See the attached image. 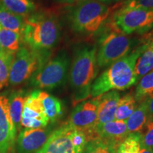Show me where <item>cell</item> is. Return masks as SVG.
Returning a JSON list of instances; mask_svg holds the SVG:
<instances>
[{
    "instance_id": "obj_1",
    "label": "cell",
    "mask_w": 153,
    "mask_h": 153,
    "mask_svg": "<svg viewBox=\"0 0 153 153\" xmlns=\"http://www.w3.org/2000/svg\"><path fill=\"white\" fill-rule=\"evenodd\" d=\"M96 46L82 45L76 50L69 73L73 90V104H78L91 96V89L97 79L99 67Z\"/></svg>"
},
{
    "instance_id": "obj_2",
    "label": "cell",
    "mask_w": 153,
    "mask_h": 153,
    "mask_svg": "<svg viewBox=\"0 0 153 153\" xmlns=\"http://www.w3.org/2000/svg\"><path fill=\"white\" fill-rule=\"evenodd\" d=\"M147 44L141 45L107 68L94 82L91 96L98 97L112 90H124L137 83L134 75L135 63Z\"/></svg>"
},
{
    "instance_id": "obj_3",
    "label": "cell",
    "mask_w": 153,
    "mask_h": 153,
    "mask_svg": "<svg viewBox=\"0 0 153 153\" xmlns=\"http://www.w3.org/2000/svg\"><path fill=\"white\" fill-rule=\"evenodd\" d=\"M22 37L25 43L34 51L51 49L60 39V24L52 15H32L25 19Z\"/></svg>"
},
{
    "instance_id": "obj_4",
    "label": "cell",
    "mask_w": 153,
    "mask_h": 153,
    "mask_svg": "<svg viewBox=\"0 0 153 153\" xmlns=\"http://www.w3.org/2000/svg\"><path fill=\"white\" fill-rule=\"evenodd\" d=\"M109 8L97 0H83L76 2L70 13V23L74 31L93 34L100 29L109 16Z\"/></svg>"
},
{
    "instance_id": "obj_5",
    "label": "cell",
    "mask_w": 153,
    "mask_h": 153,
    "mask_svg": "<svg viewBox=\"0 0 153 153\" xmlns=\"http://www.w3.org/2000/svg\"><path fill=\"white\" fill-rule=\"evenodd\" d=\"M133 41L120 30L114 20L99 40L97 52L99 68H104L128 55Z\"/></svg>"
},
{
    "instance_id": "obj_6",
    "label": "cell",
    "mask_w": 153,
    "mask_h": 153,
    "mask_svg": "<svg viewBox=\"0 0 153 153\" xmlns=\"http://www.w3.org/2000/svg\"><path fill=\"white\" fill-rule=\"evenodd\" d=\"M70 60L65 53L57 55L38 68L31 78L32 85L41 89H53L64 83Z\"/></svg>"
},
{
    "instance_id": "obj_7",
    "label": "cell",
    "mask_w": 153,
    "mask_h": 153,
    "mask_svg": "<svg viewBox=\"0 0 153 153\" xmlns=\"http://www.w3.org/2000/svg\"><path fill=\"white\" fill-rule=\"evenodd\" d=\"M114 20L126 35L143 33L153 27V10L125 4L116 13Z\"/></svg>"
},
{
    "instance_id": "obj_8",
    "label": "cell",
    "mask_w": 153,
    "mask_h": 153,
    "mask_svg": "<svg viewBox=\"0 0 153 153\" xmlns=\"http://www.w3.org/2000/svg\"><path fill=\"white\" fill-rule=\"evenodd\" d=\"M99 97L85 100L76 105L67 123L76 131L85 135L86 143L98 139L96 131V122L97 117V107Z\"/></svg>"
},
{
    "instance_id": "obj_9",
    "label": "cell",
    "mask_w": 153,
    "mask_h": 153,
    "mask_svg": "<svg viewBox=\"0 0 153 153\" xmlns=\"http://www.w3.org/2000/svg\"><path fill=\"white\" fill-rule=\"evenodd\" d=\"M41 57L36 51L21 47L11 64L9 83L18 85L32 77L41 67Z\"/></svg>"
},
{
    "instance_id": "obj_10",
    "label": "cell",
    "mask_w": 153,
    "mask_h": 153,
    "mask_svg": "<svg viewBox=\"0 0 153 153\" xmlns=\"http://www.w3.org/2000/svg\"><path fill=\"white\" fill-rule=\"evenodd\" d=\"M73 131L66 122L51 133L47 142L36 153H82V150L72 143Z\"/></svg>"
},
{
    "instance_id": "obj_11",
    "label": "cell",
    "mask_w": 153,
    "mask_h": 153,
    "mask_svg": "<svg viewBox=\"0 0 153 153\" xmlns=\"http://www.w3.org/2000/svg\"><path fill=\"white\" fill-rule=\"evenodd\" d=\"M49 123L38 91L26 96L22 115L21 126L25 128H43Z\"/></svg>"
},
{
    "instance_id": "obj_12",
    "label": "cell",
    "mask_w": 153,
    "mask_h": 153,
    "mask_svg": "<svg viewBox=\"0 0 153 153\" xmlns=\"http://www.w3.org/2000/svg\"><path fill=\"white\" fill-rule=\"evenodd\" d=\"M17 131L9 113V99L0 94V153H11L16 140Z\"/></svg>"
},
{
    "instance_id": "obj_13",
    "label": "cell",
    "mask_w": 153,
    "mask_h": 153,
    "mask_svg": "<svg viewBox=\"0 0 153 153\" xmlns=\"http://www.w3.org/2000/svg\"><path fill=\"white\" fill-rule=\"evenodd\" d=\"M52 132L45 128H24L16 140L17 153H36L47 142Z\"/></svg>"
},
{
    "instance_id": "obj_14",
    "label": "cell",
    "mask_w": 153,
    "mask_h": 153,
    "mask_svg": "<svg viewBox=\"0 0 153 153\" xmlns=\"http://www.w3.org/2000/svg\"><path fill=\"white\" fill-rule=\"evenodd\" d=\"M98 139L106 143L111 148H118L128 135L126 120H114L96 128Z\"/></svg>"
},
{
    "instance_id": "obj_15",
    "label": "cell",
    "mask_w": 153,
    "mask_h": 153,
    "mask_svg": "<svg viewBox=\"0 0 153 153\" xmlns=\"http://www.w3.org/2000/svg\"><path fill=\"white\" fill-rule=\"evenodd\" d=\"M99 97L96 128L115 120V113L120 99V94L117 91L112 90Z\"/></svg>"
},
{
    "instance_id": "obj_16",
    "label": "cell",
    "mask_w": 153,
    "mask_h": 153,
    "mask_svg": "<svg viewBox=\"0 0 153 153\" xmlns=\"http://www.w3.org/2000/svg\"><path fill=\"white\" fill-rule=\"evenodd\" d=\"M148 122V107L146 101L139 103L133 114L126 120L128 133H141Z\"/></svg>"
},
{
    "instance_id": "obj_17",
    "label": "cell",
    "mask_w": 153,
    "mask_h": 153,
    "mask_svg": "<svg viewBox=\"0 0 153 153\" xmlns=\"http://www.w3.org/2000/svg\"><path fill=\"white\" fill-rule=\"evenodd\" d=\"M38 96L49 121L55 122L62 113L60 101L45 91H38Z\"/></svg>"
},
{
    "instance_id": "obj_18",
    "label": "cell",
    "mask_w": 153,
    "mask_h": 153,
    "mask_svg": "<svg viewBox=\"0 0 153 153\" xmlns=\"http://www.w3.org/2000/svg\"><path fill=\"white\" fill-rule=\"evenodd\" d=\"M25 17L15 14L0 4V27L22 35L25 26Z\"/></svg>"
},
{
    "instance_id": "obj_19",
    "label": "cell",
    "mask_w": 153,
    "mask_h": 153,
    "mask_svg": "<svg viewBox=\"0 0 153 153\" xmlns=\"http://www.w3.org/2000/svg\"><path fill=\"white\" fill-rule=\"evenodd\" d=\"M146 44V48L139 56L134 68V75L137 82L153 69V48Z\"/></svg>"
},
{
    "instance_id": "obj_20",
    "label": "cell",
    "mask_w": 153,
    "mask_h": 153,
    "mask_svg": "<svg viewBox=\"0 0 153 153\" xmlns=\"http://www.w3.org/2000/svg\"><path fill=\"white\" fill-rule=\"evenodd\" d=\"M8 99L9 113L11 120L18 132L22 127V115L26 97H24L22 92H16L12 94Z\"/></svg>"
},
{
    "instance_id": "obj_21",
    "label": "cell",
    "mask_w": 153,
    "mask_h": 153,
    "mask_svg": "<svg viewBox=\"0 0 153 153\" xmlns=\"http://www.w3.org/2000/svg\"><path fill=\"white\" fill-rule=\"evenodd\" d=\"M0 4L14 14L25 18L36 9L32 0H0Z\"/></svg>"
},
{
    "instance_id": "obj_22",
    "label": "cell",
    "mask_w": 153,
    "mask_h": 153,
    "mask_svg": "<svg viewBox=\"0 0 153 153\" xmlns=\"http://www.w3.org/2000/svg\"><path fill=\"white\" fill-rule=\"evenodd\" d=\"M136 106L137 101L132 94H127L120 97L115 113V120H126L133 114Z\"/></svg>"
},
{
    "instance_id": "obj_23",
    "label": "cell",
    "mask_w": 153,
    "mask_h": 153,
    "mask_svg": "<svg viewBox=\"0 0 153 153\" xmlns=\"http://www.w3.org/2000/svg\"><path fill=\"white\" fill-rule=\"evenodd\" d=\"M22 35L0 27V44L4 51L16 53L21 48Z\"/></svg>"
},
{
    "instance_id": "obj_24",
    "label": "cell",
    "mask_w": 153,
    "mask_h": 153,
    "mask_svg": "<svg viewBox=\"0 0 153 153\" xmlns=\"http://www.w3.org/2000/svg\"><path fill=\"white\" fill-rule=\"evenodd\" d=\"M152 94L153 69L139 80L136 89H135L134 97L137 102L140 103Z\"/></svg>"
},
{
    "instance_id": "obj_25",
    "label": "cell",
    "mask_w": 153,
    "mask_h": 153,
    "mask_svg": "<svg viewBox=\"0 0 153 153\" xmlns=\"http://www.w3.org/2000/svg\"><path fill=\"white\" fill-rule=\"evenodd\" d=\"M15 53L4 50L0 53V90L8 85L11 67Z\"/></svg>"
},
{
    "instance_id": "obj_26",
    "label": "cell",
    "mask_w": 153,
    "mask_h": 153,
    "mask_svg": "<svg viewBox=\"0 0 153 153\" xmlns=\"http://www.w3.org/2000/svg\"><path fill=\"white\" fill-rule=\"evenodd\" d=\"M142 133H129L117 148V153H140Z\"/></svg>"
},
{
    "instance_id": "obj_27",
    "label": "cell",
    "mask_w": 153,
    "mask_h": 153,
    "mask_svg": "<svg viewBox=\"0 0 153 153\" xmlns=\"http://www.w3.org/2000/svg\"><path fill=\"white\" fill-rule=\"evenodd\" d=\"M82 153H110V147L100 139L86 143Z\"/></svg>"
},
{
    "instance_id": "obj_28",
    "label": "cell",
    "mask_w": 153,
    "mask_h": 153,
    "mask_svg": "<svg viewBox=\"0 0 153 153\" xmlns=\"http://www.w3.org/2000/svg\"><path fill=\"white\" fill-rule=\"evenodd\" d=\"M145 128L146 129L141 140V148L153 149V120L148 122Z\"/></svg>"
},
{
    "instance_id": "obj_29",
    "label": "cell",
    "mask_w": 153,
    "mask_h": 153,
    "mask_svg": "<svg viewBox=\"0 0 153 153\" xmlns=\"http://www.w3.org/2000/svg\"><path fill=\"white\" fill-rule=\"evenodd\" d=\"M126 5L153 10V0H128Z\"/></svg>"
},
{
    "instance_id": "obj_30",
    "label": "cell",
    "mask_w": 153,
    "mask_h": 153,
    "mask_svg": "<svg viewBox=\"0 0 153 153\" xmlns=\"http://www.w3.org/2000/svg\"><path fill=\"white\" fill-rule=\"evenodd\" d=\"M145 101L148 107V122H149L153 120V94L145 99Z\"/></svg>"
},
{
    "instance_id": "obj_31",
    "label": "cell",
    "mask_w": 153,
    "mask_h": 153,
    "mask_svg": "<svg viewBox=\"0 0 153 153\" xmlns=\"http://www.w3.org/2000/svg\"><path fill=\"white\" fill-rule=\"evenodd\" d=\"M140 153H153V149L148 148H141L140 150Z\"/></svg>"
},
{
    "instance_id": "obj_32",
    "label": "cell",
    "mask_w": 153,
    "mask_h": 153,
    "mask_svg": "<svg viewBox=\"0 0 153 153\" xmlns=\"http://www.w3.org/2000/svg\"><path fill=\"white\" fill-rule=\"evenodd\" d=\"M58 1L62 4H73L75 3V0H58Z\"/></svg>"
},
{
    "instance_id": "obj_33",
    "label": "cell",
    "mask_w": 153,
    "mask_h": 153,
    "mask_svg": "<svg viewBox=\"0 0 153 153\" xmlns=\"http://www.w3.org/2000/svg\"><path fill=\"white\" fill-rule=\"evenodd\" d=\"M97 1H100L101 3H104L106 4H110L112 2H116V1H119V0H97Z\"/></svg>"
},
{
    "instance_id": "obj_34",
    "label": "cell",
    "mask_w": 153,
    "mask_h": 153,
    "mask_svg": "<svg viewBox=\"0 0 153 153\" xmlns=\"http://www.w3.org/2000/svg\"><path fill=\"white\" fill-rule=\"evenodd\" d=\"M148 44L149 45H150V47L153 48V37L152 38H150V39H149V41H148Z\"/></svg>"
},
{
    "instance_id": "obj_35",
    "label": "cell",
    "mask_w": 153,
    "mask_h": 153,
    "mask_svg": "<svg viewBox=\"0 0 153 153\" xmlns=\"http://www.w3.org/2000/svg\"><path fill=\"white\" fill-rule=\"evenodd\" d=\"M110 153H117V148L110 147Z\"/></svg>"
},
{
    "instance_id": "obj_36",
    "label": "cell",
    "mask_w": 153,
    "mask_h": 153,
    "mask_svg": "<svg viewBox=\"0 0 153 153\" xmlns=\"http://www.w3.org/2000/svg\"><path fill=\"white\" fill-rule=\"evenodd\" d=\"M4 51V49H3V48L1 47V44H0V53H1L2 52V51Z\"/></svg>"
},
{
    "instance_id": "obj_37",
    "label": "cell",
    "mask_w": 153,
    "mask_h": 153,
    "mask_svg": "<svg viewBox=\"0 0 153 153\" xmlns=\"http://www.w3.org/2000/svg\"><path fill=\"white\" fill-rule=\"evenodd\" d=\"M83 1V0H75V3L79 2V1Z\"/></svg>"
}]
</instances>
